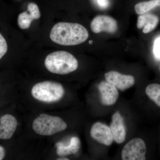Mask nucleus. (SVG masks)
Here are the masks:
<instances>
[{
	"instance_id": "obj_13",
	"label": "nucleus",
	"mask_w": 160,
	"mask_h": 160,
	"mask_svg": "<svg viewBox=\"0 0 160 160\" xmlns=\"http://www.w3.org/2000/svg\"><path fill=\"white\" fill-rule=\"evenodd\" d=\"M56 146L58 155L65 156L78 152L81 147V142L78 138L73 137L71 138L70 143L68 146H66L62 142H58L56 144Z\"/></svg>"
},
{
	"instance_id": "obj_9",
	"label": "nucleus",
	"mask_w": 160,
	"mask_h": 160,
	"mask_svg": "<svg viewBox=\"0 0 160 160\" xmlns=\"http://www.w3.org/2000/svg\"><path fill=\"white\" fill-rule=\"evenodd\" d=\"M99 90L101 96V102L105 106H110L116 102L119 92L115 86L107 82H101L99 85Z\"/></svg>"
},
{
	"instance_id": "obj_17",
	"label": "nucleus",
	"mask_w": 160,
	"mask_h": 160,
	"mask_svg": "<svg viewBox=\"0 0 160 160\" xmlns=\"http://www.w3.org/2000/svg\"><path fill=\"white\" fill-rule=\"evenodd\" d=\"M8 50L7 42L2 35L0 33V60L5 56Z\"/></svg>"
},
{
	"instance_id": "obj_5",
	"label": "nucleus",
	"mask_w": 160,
	"mask_h": 160,
	"mask_svg": "<svg viewBox=\"0 0 160 160\" xmlns=\"http://www.w3.org/2000/svg\"><path fill=\"white\" fill-rule=\"evenodd\" d=\"M146 152L144 141L139 138H135L124 146L121 156L123 160H145Z\"/></svg>"
},
{
	"instance_id": "obj_15",
	"label": "nucleus",
	"mask_w": 160,
	"mask_h": 160,
	"mask_svg": "<svg viewBox=\"0 0 160 160\" xmlns=\"http://www.w3.org/2000/svg\"><path fill=\"white\" fill-rule=\"evenodd\" d=\"M158 6H160V0H150L138 3L135 6V10L137 14H142Z\"/></svg>"
},
{
	"instance_id": "obj_14",
	"label": "nucleus",
	"mask_w": 160,
	"mask_h": 160,
	"mask_svg": "<svg viewBox=\"0 0 160 160\" xmlns=\"http://www.w3.org/2000/svg\"><path fill=\"white\" fill-rule=\"evenodd\" d=\"M158 22V18L154 14L141 15L138 18L137 27L139 29L143 28L144 33H149L156 28Z\"/></svg>"
},
{
	"instance_id": "obj_6",
	"label": "nucleus",
	"mask_w": 160,
	"mask_h": 160,
	"mask_svg": "<svg viewBox=\"0 0 160 160\" xmlns=\"http://www.w3.org/2000/svg\"><path fill=\"white\" fill-rule=\"evenodd\" d=\"M90 27L92 31L94 33H98L104 31L113 33L117 30L118 25L116 21L112 18L99 15L92 20Z\"/></svg>"
},
{
	"instance_id": "obj_4",
	"label": "nucleus",
	"mask_w": 160,
	"mask_h": 160,
	"mask_svg": "<svg viewBox=\"0 0 160 160\" xmlns=\"http://www.w3.org/2000/svg\"><path fill=\"white\" fill-rule=\"evenodd\" d=\"M67 125L62 119L58 117L41 114L35 119L32 128L37 134L51 136L65 130Z\"/></svg>"
},
{
	"instance_id": "obj_7",
	"label": "nucleus",
	"mask_w": 160,
	"mask_h": 160,
	"mask_svg": "<svg viewBox=\"0 0 160 160\" xmlns=\"http://www.w3.org/2000/svg\"><path fill=\"white\" fill-rule=\"evenodd\" d=\"M106 82L122 91L129 89L135 83V78L130 75L121 74L116 71H110L105 74Z\"/></svg>"
},
{
	"instance_id": "obj_18",
	"label": "nucleus",
	"mask_w": 160,
	"mask_h": 160,
	"mask_svg": "<svg viewBox=\"0 0 160 160\" xmlns=\"http://www.w3.org/2000/svg\"><path fill=\"white\" fill-rule=\"evenodd\" d=\"M153 53L156 58L160 59V38H158L155 41L154 45H153Z\"/></svg>"
},
{
	"instance_id": "obj_16",
	"label": "nucleus",
	"mask_w": 160,
	"mask_h": 160,
	"mask_svg": "<svg viewBox=\"0 0 160 160\" xmlns=\"http://www.w3.org/2000/svg\"><path fill=\"white\" fill-rule=\"evenodd\" d=\"M146 92L149 98L160 107V85L150 84L146 87Z\"/></svg>"
},
{
	"instance_id": "obj_2",
	"label": "nucleus",
	"mask_w": 160,
	"mask_h": 160,
	"mask_svg": "<svg viewBox=\"0 0 160 160\" xmlns=\"http://www.w3.org/2000/svg\"><path fill=\"white\" fill-rule=\"evenodd\" d=\"M45 65L46 69L52 73L64 75L75 71L78 63L77 59L69 52L58 51L46 57Z\"/></svg>"
},
{
	"instance_id": "obj_1",
	"label": "nucleus",
	"mask_w": 160,
	"mask_h": 160,
	"mask_svg": "<svg viewBox=\"0 0 160 160\" xmlns=\"http://www.w3.org/2000/svg\"><path fill=\"white\" fill-rule=\"evenodd\" d=\"M89 37L87 29L78 23L59 22L52 29L50 38L52 42L65 46L82 44Z\"/></svg>"
},
{
	"instance_id": "obj_19",
	"label": "nucleus",
	"mask_w": 160,
	"mask_h": 160,
	"mask_svg": "<svg viewBox=\"0 0 160 160\" xmlns=\"http://www.w3.org/2000/svg\"><path fill=\"white\" fill-rule=\"evenodd\" d=\"M101 9H106L109 5V0H93Z\"/></svg>"
},
{
	"instance_id": "obj_20",
	"label": "nucleus",
	"mask_w": 160,
	"mask_h": 160,
	"mask_svg": "<svg viewBox=\"0 0 160 160\" xmlns=\"http://www.w3.org/2000/svg\"><path fill=\"white\" fill-rule=\"evenodd\" d=\"M6 155V151L4 147L0 146V160L3 159Z\"/></svg>"
},
{
	"instance_id": "obj_22",
	"label": "nucleus",
	"mask_w": 160,
	"mask_h": 160,
	"mask_svg": "<svg viewBox=\"0 0 160 160\" xmlns=\"http://www.w3.org/2000/svg\"><path fill=\"white\" fill-rule=\"evenodd\" d=\"M92 42H92V41H91V40H90V41H89V43L90 44H92Z\"/></svg>"
},
{
	"instance_id": "obj_10",
	"label": "nucleus",
	"mask_w": 160,
	"mask_h": 160,
	"mask_svg": "<svg viewBox=\"0 0 160 160\" xmlns=\"http://www.w3.org/2000/svg\"><path fill=\"white\" fill-rule=\"evenodd\" d=\"M113 141L118 144H122L125 141L126 129L124 119L119 112L112 115L110 126Z\"/></svg>"
},
{
	"instance_id": "obj_3",
	"label": "nucleus",
	"mask_w": 160,
	"mask_h": 160,
	"mask_svg": "<svg viewBox=\"0 0 160 160\" xmlns=\"http://www.w3.org/2000/svg\"><path fill=\"white\" fill-rule=\"evenodd\" d=\"M31 94L34 98L41 102H54L63 98L65 89L60 83L45 81L35 84L32 89Z\"/></svg>"
},
{
	"instance_id": "obj_8",
	"label": "nucleus",
	"mask_w": 160,
	"mask_h": 160,
	"mask_svg": "<svg viewBox=\"0 0 160 160\" xmlns=\"http://www.w3.org/2000/svg\"><path fill=\"white\" fill-rule=\"evenodd\" d=\"M90 135L93 139L106 146H110L113 141L110 127L100 122L92 126Z\"/></svg>"
},
{
	"instance_id": "obj_23",
	"label": "nucleus",
	"mask_w": 160,
	"mask_h": 160,
	"mask_svg": "<svg viewBox=\"0 0 160 160\" xmlns=\"http://www.w3.org/2000/svg\"></svg>"
},
{
	"instance_id": "obj_21",
	"label": "nucleus",
	"mask_w": 160,
	"mask_h": 160,
	"mask_svg": "<svg viewBox=\"0 0 160 160\" xmlns=\"http://www.w3.org/2000/svg\"><path fill=\"white\" fill-rule=\"evenodd\" d=\"M57 160H69V159L67 158H62H62H60V159H58Z\"/></svg>"
},
{
	"instance_id": "obj_12",
	"label": "nucleus",
	"mask_w": 160,
	"mask_h": 160,
	"mask_svg": "<svg viewBox=\"0 0 160 160\" xmlns=\"http://www.w3.org/2000/svg\"><path fill=\"white\" fill-rule=\"evenodd\" d=\"M18 126L15 117L7 114L0 118V139L8 140L14 134Z\"/></svg>"
},
{
	"instance_id": "obj_11",
	"label": "nucleus",
	"mask_w": 160,
	"mask_h": 160,
	"mask_svg": "<svg viewBox=\"0 0 160 160\" xmlns=\"http://www.w3.org/2000/svg\"><path fill=\"white\" fill-rule=\"evenodd\" d=\"M38 6L34 3H30L27 7V11L23 12L19 15L18 23L22 29H28L33 20L38 19L41 17Z\"/></svg>"
}]
</instances>
